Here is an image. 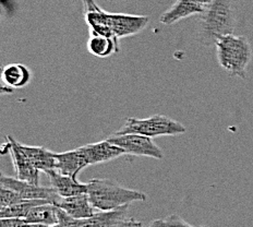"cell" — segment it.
Returning <instances> with one entry per match:
<instances>
[{
    "label": "cell",
    "instance_id": "cell-1",
    "mask_svg": "<svg viewBox=\"0 0 253 227\" xmlns=\"http://www.w3.org/2000/svg\"><path fill=\"white\" fill-rule=\"evenodd\" d=\"M85 21L92 34L118 40L140 33L149 23L146 15L108 13L99 8L94 0H83Z\"/></svg>",
    "mask_w": 253,
    "mask_h": 227
},
{
    "label": "cell",
    "instance_id": "cell-2",
    "mask_svg": "<svg viewBox=\"0 0 253 227\" xmlns=\"http://www.w3.org/2000/svg\"><path fill=\"white\" fill-rule=\"evenodd\" d=\"M236 25L234 0H213L200 14L198 41L203 46L215 45L223 36L234 34Z\"/></svg>",
    "mask_w": 253,
    "mask_h": 227
},
{
    "label": "cell",
    "instance_id": "cell-3",
    "mask_svg": "<svg viewBox=\"0 0 253 227\" xmlns=\"http://www.w3.org/2000/svg\"><path fill=\"white\" fill-rule=\"evenodd\" d=\"M87 194L97 211H112L132 202L146 201L142 191L119 186L109 179L94 178L87 182Z\"/></svg>",
    "mask_w": 253,
    "mask_h": 227
},
{
    "label": "cell",
    "instance_id": "cell-4",
    "mask_svg": "<svg viewBox=\"0 0 253 227\" xmlns=\"http://www.w3.org/2000/svg\"><path fill=\"white\" fill-rule=\"evenodd\" d=\"M215 46L220 67L231 77L246 79L252 59V47L246 36L226 35L216 42Z\"/></svg>",
    "mask_w": 253,
    "mask_h": 227
},
{
    "label": "cell",
    "instance_id": "cell-5",
    "mask_svg": "<svg viewBox=\"0 0 253 227\" xmlns=\"http://www.w3.org/2000/svg\"><path fill=\"white\" fill-rule=\"evenodd\" d=\"M186 133V127L164 115L138 119L128 118L117 134H139L155 138L161 136H176Z\"/></svg>",
    "mask_w": 253,
    "mask_h": 227
},
{
    "label": "cell",
    "instance_id": "cell-6",
    "mask_svg": "<svg viewBox=\"0 0 253 227\" xmlns=\"http://www.w3.org/2000/svg\"><path fill=\"white\" fill-rule=\"evenodd\" d=\"M107 140L113 144L121 147L126 154L134 156H146L163 160L164 152L157 146L151 136L139 134H114Z\"/></svg>",
    "mask_w": 253,
    "mask_h": 227
},
{
    "label": "cell",
    "instance_id": "cell-7",
    "mask_svg": "<svg viewBox=\"0 0 253 227\" xmlns=\"http://www.w3.org/2000/svg\"><path fill=\"white\" fill-rule=\"evenodd\" d=\"M0 183L2 187L14 190L23 200L45 199L55 203L60 199V196L52 187H42L40 184L20 181L18 178L1 175V182Z\"/></svg>",
    "mask_w": 253,
    "mask_h": 227
},
{
    "label": "cell",
    "instance_id": "cell-8",
    "mask_svg": "<svg viewBox=\"0 0 253 227\" xmlns=\"http://www.w3.org/2000/svg\"><path fill=\"white\" fill-rule=\"evenodd\" d=\"M8 150L11 155L14 172L17 178L20 181L28 182L34 184H40V172L32 164L29 157L26 156L24 151L21 147L20 142H18L11 136H7Z\"/></svg>",
    "mask_w": 253,
    "mask_h": 227
},
{
    "label": "cell",
    "instance_id": "cell-9",
    "mask_svg": "<svg viewBox=\"0 0 253 227\" xmlns=\"http://www.w3.org/2000/svg\"><path fill=\"white\" fill-rule=\"evenodd\" d=\"M80 149L84 157H85L88 166L102 164V163L118 158L121 155H126L125 151L121 147L113 144L107 139L96 142V143L80 146Z\"/></svg>",
    "mask_w": 253,
    "mask_h": 227
},
{
    "label": "cell",
    "instance_id": "cell-10",
    "mask_svg": "<svg viewBox=\"0 0 253 227\" xmlns=\"http://www.w3.org/2000/svg\"><path fill=\"white\" fill-rule=\"evenodd\" d=\"M55 204L59 209L65 211L67 214L79 220L88 219L97 212V210L94 208L91 200H89L87 192L67 198L60 197Z\"/></svg>",
    "mask_w": 253,
    "mask_h": 227
},
{
    "label": "cell",
    "instance_id": "cell-11",
    "mask_svg": "<svg viewBox=\"0 0 253 227\" xmlns=\"http://www.w3.org/2000/svg\"><path fill=\"white\" fill-rule=\"evenodd\" d=\"M45 174L49 177L51 187L60 197L67 198L87 192V182L83 183L78 182L77 178L65 175L57 170H49L45 172Z\"/></svg>",
    "mask_w": 253,
    "mask_h": 227
},
{
    "label": "cell",
    "instance_id": "cell-12",
    "mask_svg": "<svg viewBox=\"0 0 253 227\" xmlns=\"http://www.w3.org/2000/svg\"><path fill=\"white\" fill-rule=\"evenodd\" d=\"M207 7L198 2L197 0H177L172 6L161 15L160 22L164 25H172L178 21L201 14Z\"/></svg>",
    "mask_w": 253,
    "mask_h": 227
},
{
    "label": "cell",
    "instance_id": "cell-13",
    "mask_svg": "<svg viewBox=\"0 0 253 227\" xmlns=\"http://www.w3.org/2000/svg\"><path fill=\"white\" fill-rule=\"evenodd\" d=\"M56 170L61 174L77 178L83 168L88 166L80 147L75 150L56 153Z\"/></svg>",
    "mask_w": 253,
    "mask_h": 227
},
{
    "label": "cell",
    "instance_id": "cell-14",
    "mask_svg": "<svg viewBox=\"0 0 253 227\" xmlns=\"http://www.w3.org/2000/svg\"><path fill=\"white\" fill-rule=\"evenodd\" d=\"M130 204L112 211H97L88 219L81 220V227H115L126 219Z\"/></svg>",
    "mask_w": 253,
    "mask_h": 227
},
{
    "label": "cell",
    "instance_id": "cell-15",
    "mask_svg": "<svg viewBox=\"0 0 253 227\" xmlns=\"http://www.w3.org/2000/svg\"><path fill=\"white\" fill-rule=\"evenodd\" d=\"M21 144V143H20ZM26 156L32 164L41 172L56 170V153L45 149L43 146H32L21 144Z\"/></svg>",
    "mask_w": 253,
    "mask_h": 227
},
{
    "label": "cell",
    "instance_id": "cell-16",
    "mask_svg": "<svg viewBox=\"0 0 253 227\" xmlns=\"http://www.w3.org/2000/svg\"><path fill=\"white\" fill-rule=\"evenodd\" d=\"M59 208L55 203L46 202L36 205L32 209L28 216L24 219L29 224H43V225H57L59 223Z\"/></svg>",
    "mask_w": 253,
    "mask_h": 227
},
{
    "label": "cell",
    "instance_id": "cell-17",
    "mask_svg": "<svg viewBox=\"0 0 253 227\" xmlns=\"http://www.w3.org/2000/svg\"><path fill=\"white\" fill-rule=\"evenodd\" d=\"M2 81L8 87L21 89L30 82L31 72L21 63H10L2 69Z\"/></svg>",
    "mask_w": 253,
    "mask_h": 227
},
{
    "label": "cell",
    "instance_id": "cell-18",
    "mask_svg": "<svg viewBox=\"0 0 253 227\" xmlns=\"http://www.w3.org/2000/svg\"><path fill=\"white\" fill-rule=\"evenodd\" d=\"M87 48L92 55L105 58L118 51V40L107 36L92 34L87 42Z\"/></svg>",
    "mask_w": 253,
    "mask_h": 227
},
{
    "label": "cell",
    "instance_id": "cell-19",
    "mask_svg": "<svg viewBox=\"0 0 253 227\" xmlns=\"http://www.w3.org/2000/svg\"><path fill=\"white\" fill-rule=\"evenodd\" d=\"M46 202H51L49 200L45 199H36V200H24L18 204L11 205V207L1 208L0 211V218L1 219H25L28 214L31 212L32 209L35 208L36 205L43 204Z\"/></svg>",
    "mask_w": 253,
    "mask_h": 227
},
{
    "label": "cell",
    "instance_id": "cell-20",
    "mask_svg": "<svg viewBox=\"0 0 253 227\" xmlns=\"http://www.w3.org/2000/svg\"><path fill=\"white\" fill-rule=\"evenodd\" d=\"M22 201H24V200L21 198L18 192H15L12 189L1 186V189H0V207H11V205L18 204Z\"/></svg>",
    "mask_w": 253,
    "mask_h": 227
},
{
    "label": "cell",
    "instance_id": "cell-21",
    "mask_svg": "<svg viewBox=\"0 0 253 227\" xmlns=\"http://www.w3.org/2000/svg\"><path fill=\"white\" fill-rule=\"evenodd\" d=\"M58 215H59V223H58V225L60 227H81V220L72 218L63 210L59 209Z\"/></svg>",
    "mask_w": 253,
    "mask_h": 227
},
{
    "label": "cell",
    "instance_id": "cell-22",
    "mask_svg": "<svg viewBox=\"0 0 253 227\" xmlns=\"http://www.w3.org/2000/svg\"><path fill=\"white\" fill-rule=\"evenodd\" d=\"M164 222L165 227H194L188 224L186 221L181 219L180 216L177 214H171L169 216H167L166 219H164Z\"/></svg>",
    "mask_w": 253,
    "mask_h": 227
},
{
    "label": "cell",
    "instance_id": "cell-23",
    "mask_svg": "<svg viewBox=\"0 0 253 227\" xmlns=\"http://www.w3.org/2000/svg\"><path fill=\"white\" fill-rule=\"evenodd\" d=\"M0 227H29V223L24 219H1Z\"/></svg>",
    "mask_w": 253,
    "mask_h": 227
},
{
    "label": "cell",
    "instance_id": "cell-24",
    "mask_svg": "<svg viewBox=\"0 0 253 227\" xmlns=\"http://www.w3.org/2000/svg\"><path fill=\"white\" fill-rule=\"evenodd\" d=\"M116 227H143V225H142L141 222L134 219H126L118 225H116Z\"/></svg>",
    "mask_w": 253,
    "mask_h": 227
},
{
    "label": "cell",
    "instance_id": "cell-25",
    "mask_svg": "<svg viewBox=\"0 0 253 227\" xmlns=\"http://www.w3.org/2000/svg\"><path fill=\"white\" fill-rule=\"evenodd\" d=\"M147 227H165V222L164 220H155Z\"/></svg>",
    "mask_w": 253,
    "mask_h": 227
},
{
    "label": "cell",
    "instance_id": "cell-26",
    "mask_svg": "<svg viewBox=\"0 0 253 227\" xmlns=\"http://www.w3.org/2000/svg\"><path fill=\"white\" fill-rule=\"evenodd\" d=\"M29 227H60L59 225H43V224H29Z\"/></svg>",
    "mask_w": 253,
    "mask_h": 227
},
{
    "label": "cell",
    "instance_id": "cell-27",
    "mask_svg": "<svg viewBox=\"0 0 253 227\" xmlns=\"http://www.w3.org/2000/svg\"><path fill=\"white\" fill-rule=\"evenodd\" d=\"M198 2H200L201 4H203L204 7H208V6H210L211 3L213 2V0H197Z\"/></svg>",
    "mask_w": 253,
    "mask_h": 227
},
{
    "label": "cell",
    "instance_id": "cell-28",
    "mask_svg": "<svg viewBox=\"0 0 253 227\" xmlns=\"http://www.w3.org/2000/svg\"><path fill=\"white\" fill-rule=\"evenodd\" d=\"M200 227H208V226H200Z\"/></svg>",
    "mask_w": 253,
    "mask_h": 227
},
{
    "label": "cell",
    "instance_id": "cell-29",
    "mask_svg": "<svg viewBox=\"0 0 253 227\" xmlns=\"http://www.w3.org/2000/svg\"><path fill=\"white\" fill-rule=\"evenodd\" d=\"M234 1H236V0H234Z\"/></svg>",
    "mask_w": 253,
    "mask_h": 227
}]
</instances>
